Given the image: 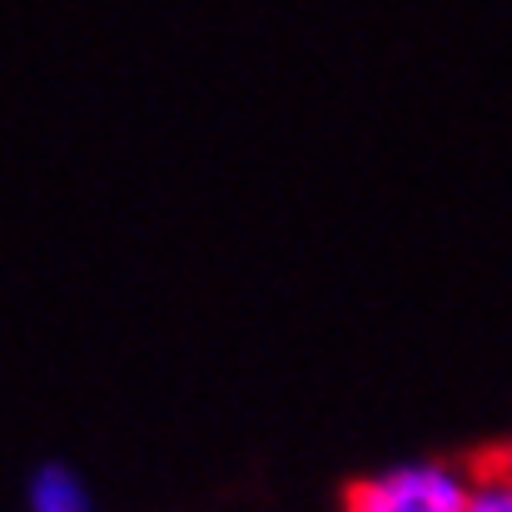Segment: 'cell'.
<instances>
[{"instance_id": "cell-1", "label": "cell", "mask_w": 512, "mask_h": 512, "mask_svg": "<svg viewBox=\"0 0 512 512\" xmlns=\"http://www.w3.org/2000/svg\"><path fill=\"white\" fill-rule=\"evenodd\" d=\"M473 478L443 458H408L358 478L343 512H468Z\"/></svg>"}, {"instance_id": "cell-2", "label": "cell", "mask_w": 512, "mask_h": 512, "mask_svg": "<svg viewBox=\"0 0 512 512\" xmlns=\"http://www.w3.org/2000/svg\"><path fill=\"white\" fill-rule=\"evenodd\" d=\"M25 512H100L90 483L70 463H40L25 478Z\"/></svg>"}, {"instance_id": "cell-3", "label": "cell", "mask_w": 512, "mask_h": 512, "mask_svg": "<svg viewBox=\"0 0 512 512\" xmlns=\"http://www.w3.org/2000/svg\"><path fill=\"white\" fill-rule=\"evenodd\" d=\"M468 512H512V463L488 468V473H478V478H473Z\"/></svg>"}]
</instances>
